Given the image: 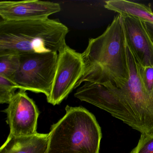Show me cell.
I'll return each instance as SVG.
<instances>
[{
	"instance_id": "cell-4",
	"label": "cell",
	"mask_w": 153,
	"mask_h": 153,
	"mask_svg": "<svg viewBox=\"0 0 153 153\" xmlns=\"http://www.w3.org/2000/svg\"><path fill=\"white\" fill-rule=\"evenodd\" d=\"M20 56V66L13 80L19 89L44 94L51 92L58 63V52L27 53Z\"/></svg>"
},
{
	"instance_id": "cell-10",
	"label": "cell",
	"mask_w": 153,
	"mask_h": 153,
	"mask_svg": "<svg viewBox=\"0 0 153 153\" xmlns=\"http://www.w3.org/2000/svg\"><path fill=\"white\" fill-rule=\"evenodd\" d=\"M104 7L143 22L153 23V12L150 7L125 0H109L105 2Z\"/></svg>"
},
{
	"instance_id": "cell-14",
	"label": "cell",
	"mask_w": 153,
	"mask_h": 153,
	"mask_svg": "<svg viewBox=\"0 0 153 153\" xmlns=\"http://www.w3.org/2000/svg\"><path fill=\"white\" fill-rule=\"evenodd\" d=\"M143 24L153 44V23L145 22Z\"/></svg>"
},
{
	"instance_id": "cell-7",
	"label": "cell",
	"mask_w": 153,
	"mask_h": 153,
	"mask_svg": "<svg viewBox=\"0 0 153 153\" xmlns=\"http://www.w3.org/2000/svg\"><path fill=\"white\" fill-rule=\"evenodd\" d=\"M61 10L59 4L51 1L28 0L0 2V16L7 21L44 20Z\"/></svg>"
},
{
	"instance_id": "cell-6",
	"label": "cell",
	"mask_w": 153,
	"mask_h": 153,
	"mask_svg": "<svg viewBox=\"0 0 153 153\" xmlns=\"http://www.w3.org/2000/svg\"><path fill=\"white\" fill-rule=\"evenodd\" d=\"M3 111L7 114L10 136L28 137L37 133L39 110L25 90L19 89L16 93L7 108Z\"/></svg>"
},
{
	"instance_id": "cell-12",
	"label": "cell",
	"mask_w": 153,
	"mask_h": 153,
	"mask_svg": "<svg viewBox=\"0 0 153 153\" xmlns=\"http://www.w3.org/2000/svg\"><path fill=\"white\" fill-rule=\"evenodd\" d=\"M17 89L19 87L14 81L0 76V103L9 104Z\"/></svg>"
},
{
	"instance_id": "cell-11",
	"label": "cell",
	"mask_w": 153,
	"mask_h": 153,
	"mask_svg": "<svg viewBox=\"0 0 153 153\" xmlns=\"http://www.w3.org/2000/svg\"><path fill=\"white\" fill-rule=\"evenodd\" d=\"M19 66V55L16 54L0 55V76L13 80Z\"/></svg>"
},
{
	"instance_id": "cell-13",
	"label": "cell",
	"mask_w": 153,
	"mask_h": 153,
	"mask_svg": "<svg viewBox=\"0 0 153 153\" xmlns=\"http://www.w3.org/2000/svg\"><path fill=\"white\" fill-rule=\"evenodd\" d=\"M130 153H153V134H141L137 145Z\"/></svg>"
},
{
	"instance_id": "cell-2",
	"label": "cell",
	"mask_w": 153,
	"mask_h": 153,
	"mask_svg": "<svg viewBox=\"0 0 153 153\" xmlns=\"http://www.w3.org/2000/svg\"><path fill=\"white\" fill-rule=\"evenodd\" d=\"M69 29L58 20L0 22V55L58 52L66 45Z\"/></svg>"
},
{
	"instance_id": "cell-8",
	"label": "cell",
	"mask_w": 153,
	"mask_h": 153,
	"mask_svg": "<svg viewBox=\"0 0 153 153\" xmlns=\"http://www.w3.org/2000/svg\"><path fill=\"white\" fill-rule=\"evenodd\" d=\"M122 18L126 43L133 56L142 66L153 67V44L143 22L130 17Z\"/></svg>"
},
{
	"instance_id": "cell-3",
	"label": "cell",
	"mask_w": 153,
	"mask_h": 153,
	"mask_svg": "<svg viewBox=\"0 0 153 153\" xmlns=\"http://www.w3.org/2000/svg\"><path fill=\"white\" fill-rule=\"evenodd\" d=\"M65 110L51 126L46 153H99L102 131L94 115L80 106Z\"/></svg>"
},
{
	"instance_id": "cell-9",
	"label": "cell",
	"mask_w": 153,
	"mask_h": 153,
	"mask_svg": "<svg viewBox=\"0 0 153 153\" xmlns=\"http://www.w3.org/2000/svg\"><path fill=\"white\" fill-rule=\"evenodd\" d=\"M48 140L49 133L23 137L9 135L0 153H46Z\"/></svg>"
},
{
	"instance_id": "cell-5",
	"label": "cell",
	"mask_w": 153,
	"mask_h": 153,
	"mask_svg": "<svg viewBox=\"0 0 153 153\" xmlns=\"http://www.w3.org/2000/svg\"><path fill=\"white\" fill-rule=\"evenodd\" d=\"M85 64L82 53L67 44L58 53V63L51 92L47 98L53 105H59L67 97L83 75Z\"/></svg>"
},
{
	"instance_id": "cell-1",
	"label": "cell",
	"mask_w": 153,
	"mask_h": 153,
	"mask_svg": "<svg viewBox=\"0 0 153 153\" xmlns=\"http://www.w3.org/2000/svg\"><path fill=\"white\" fill-rule=\"evenodd\" d=\"M85 70L76 85L85 82L121 88L129 78L127 43L120 15L98 37L91 38L82 53Z\"/></svg>"
}]
</instances>
